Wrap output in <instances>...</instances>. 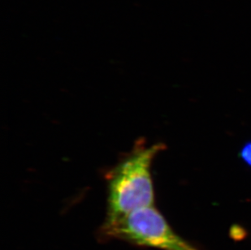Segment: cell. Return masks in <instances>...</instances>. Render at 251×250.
Listing matches in <instances>:
<instances>
[{"label":"cell","instance_id":"3957f363","mask_svg":"<svg viewBox=\"0 0 251 250\" xmlns=\"http://www.w3.org/2000/svg\"><path fill=\"white\" fill-rule=\"evenodd\" d=\"M241 158L251 168V142H248L242 147L241 150Z\"/></svg>","mask_w":251,"mask_h":250},{"label":"cell","instance_id":"6da1fadb","mask_svg":"<svg viewBox=\"0 0 251 250\" xmlns=\"http://www.w3.org/2000/svg\"><path fill=\"white\" fill-rule=\"evenodd\" d=\"M163 144L138 145L107 173V213L104 225L126 217L142 208L154 205L152 162Z\"/></svg>","mask_w":251,"mask_h":250},{"label":"cell","instance_id":"7a4b0ae2","mask_svg":"<svg viewBox=\"0 0 251 250\" xmlns=\"http://www.w3.org/2000/svg\"><path fill=\"white\" fill-rule=\"evenodd\" d=\"M102 241L118 240L161 250H201L178 235L154 205L142 208L99 230Z\"/></svg>","mask_w":251,"mask_h":250}]
</instances>
